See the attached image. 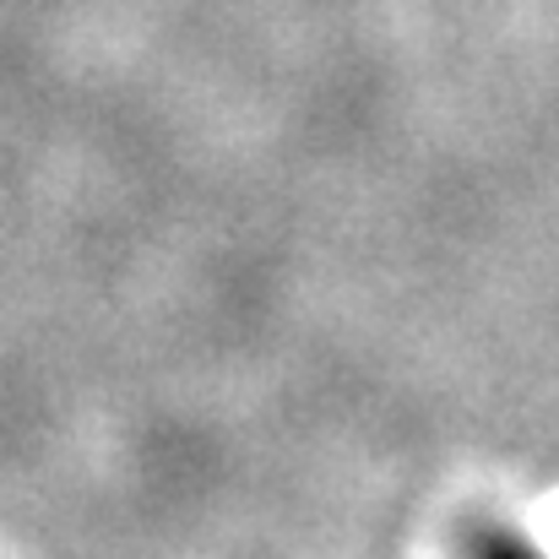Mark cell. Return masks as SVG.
<instances>
[{"instance_id":"1","label":"cell","mask_w":559,"mask_h":559,"mask_svg":"<svg viewBox=\"0 0 559 559\" xmlns=\"http://www.w3.org/2000/svg\"><path fill=\"white\" fill-rule=\"evenodd\" d=\"M500 559H511V555H500Z\"/></svg>"}]
</instances>
